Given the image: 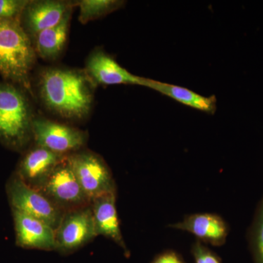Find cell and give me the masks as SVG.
Returning <instances> with one entry per match:
<instances>
[{"label": "cell", "instance_id": "obj_5", "mask_svg": "<svg viewBox=\"0 0 263 263\" xmlns=\"http://www.w3.org/2000/svg\"><path fill=\"white\" fill-rule=\"evenodd\" d=\"M5 190L11 210L44 221L56 231L65 212L41 191L26 184L15 174L7 181Z\"/></svg>", "mask_w": 263, "mask_h": 263}, {"label": "cell", "instance_id": "obj_2", "mask_svg": "<svg viewBox=\"0 0 263 263\" xmlns=\"http://www.w3.org/2000/svg\"><path fill=\"white\" fill-rule=\"evenodd\" d=\"M36 56L32 38L21 22L0 20V76L32 94L30 75Z\"/></svg>", "mask_w": 263, "mask_h": 263}, {"label": "cell", "instance_id": "obj_8", "mask_svg": "<svg viewBox=\"0 0 263 263\" xmlns=\"http://www.w3.org/2000/svg\"><path fill=\"white\" fill-rule=\"evenodd\" d=\"M56 250L62 254L76 252L97 236L91 205L64 213L55 231Z\"/></svg>", "mask_w": 263, "mask_h": 263}, {"label": "cell", "instance_id": "obj_16", "mask_svg": "<svg viewBox=\"0 0 263 263\" xmlns=\"http://www.w3.org/2000/svg\"><path fill=\"white\" fill-rule=\"evenodd\" d=\"M72 10L60 24L34 36L32 41L36 54L45 60H56L61 54L67 42Z\"/></svg>", "mask_w": 263, "mask_h": 263}, {"label": "cell", "instance_id": "obj_18", "mask_svg": "<svg viewBox=\"0 0 263 263\" xmlns=\"http://www.w3.org/2000/svg\"><path fill=\"white\" fill-rule=\"evenodd\" d=\"M247 238L254 263H263V197L256 210Z\"/></svg>", "mask_w": 263, "mask_h": 263}, {"label": "cell", "instance_id": "obj_14", "mask_svg": "<svg viewBox=\"0 0 263 263\" xmlns=\"http://www.w3.org/2000/svg\"><path fill=\"white\" fill-rule=\"evenodd\" d=\"M117 193H109L91 202L97 234L113 240L129 257V251L122 233L117 209Z\"/></svg>", "mask_w": 263, "mask_h": 263}, {"label": "cell", "instance_id": "obj_4", "mask_svg": "<svg viewBox=\"0 0 263 263\" xmlns=\"http://www.w3.org/2000/svg\"><path fill=\"white\" fill-rule=\"evenodd\" d=\"M67 160L90 202L104 195L117 193L111 171L98 154L81 150L67 155Z\"/></svg>", "mask_w": 263, "mask_h": 263}, {"label": "cell", "instance_id": "obj_20", "mask_svg": "<svg viewBox=\"0 0 263 263\" xmlns=\"http://www.w3.org/2000/svg\"><path fill=\"white\" fill-rule=\"evenodd\" d=\"M191 252L195 263H221L215 252L198 240L192 246Z\"/></svg>", "mask_w": 263, "mask_h": 263}, {"label": "cell", "instance_id": "obj_13", "mask_svg": "<svg viewBox=\"0 0 263 263\" xmlns=\"http://www.w3.org/2000/svg\"><path fill=\"white\" fill-rule=\"evenodd\" d=\"M86 73L96 84L111 85H138L141 77L133 75L122 67L115 60L102 50L94 51L86 61Z\"/></svg>", "mask_w": 263, "mask_h": 263}, {"label": "cell", "instance_id": "obj_9", "mask_svg": "<svg viewBox=\"0 0 263 263\" xmlns=\"http://www.w3.org/2000/svg\"><path fill=\"white\" fill-rule=\"evenodd\" d=\"M65 157L35 145L24 153L14 174L26 184L40 191Z\"/></svg>", "mask_w": 263, "mask_h": 263}, {"label": "cell", "instance_id": "obj_17", "mask_svg": "<svg viewBox=\"0 0 263 263\" xmlns=\"http://www.w3.org/2000/svg\"><path fill=\"white\" fill-rule=\"evenodd\" d=\"M124 1L119 0H81L76 5L79 8V22L86 24L108 15L122 8Z\"/></svg>", "mask_w": 263, "mask_h": 263}, {"label": "cell", "instance_id": "obj_11", "mask_svg": "<svg viewBox=\"0 0 263 263\" xmlns=\"http://www.w3.org/2000/svg\"><path fill=\"white\" fill-rule=\"evenodd\" d=\"M72 8V4L69 2L29 1L22 15L21 23L26 32L33 37L38 33L60 24Z\"/></svg>", "mask_w": 263, "mask_h": 263}, {"label": "cell", "instance_id": "obj_21", "mask_svg": "<svg viewBox=\"0 0 263 263\" xmlns=\"http://www.w3.org/2000/svg\"><path fill=\"white\" fill-rule=\"evenodd\" d=\"M151 263H186L182 256L174 250L163 251L157 254Z\"/></svg>", "mask_w": 263, "mask_h": 263}, {"label": "cell", "instance_id": "obj_19", "mask_svg": "<svg viewBox=\"0 0 263 263\" xmlns=\"http://www.w3.org/2000/svg\"><path fill=\"white\" fill-rule=\"evenodd\" d=\"M28 0H0V20L21 22Z\"/></svg>", "mask_w": 263, "mask_h": 263}, {"label": "cell", "instance_id": "obj_10", "mask_svg": "<svg viewBox=\"0 0 263 263\" xmlns=\"http://www.w3.org/2000/svg\"><path fill=\"white\" fill-rule=\"evenodd\" d=\"M169 227L191 233L198 241L213 247L224 245L230 233L228 223L221 216L213 213L186 215L182 221Z\"/></svg>", "mask_w": 263, "mask_h": 263}, {"label": "cell", "instance_id": "obj_1", "mask_svg": "<svg viewBox=\"0 0 263 263\" xmlns=\"http://www.w3.org/2000/svg\"><path fill=\"white\" fill-rule=\"evenodd\" d=\"M38 87L43 103L60 117L81 120L91 111L93 81L86 72L49 67L40 74Z\"/></svg>", "mask_w": 263, "mask_h": 263}, {"label": "cell", "instance_id": "obj_7", "mask_svg": "<svg viewBox=\"0 0 263 263\" xmlns=\"http://www.w3.org/2000/svg\"><path fill=\"white\" fill-rule=\"evenodd\" d=\"M32 133L35 145L62 156L79 152L88 141L86 132L43 118L34 119Z\"/></svg>", "mask_w": 263, "mask_h": 263}, {"label": "cell", "instance_id": "obj_12", "mask_svg": "<svg viewBox=\"0 0 263 263\" xmlns=\"http://www.w3.org/2000/svg\"><path fill=\"white\" fill-rule=\"evenodd\" d=\"M15 235L19 247L39 250H56L55 230L44 221L11 210Z\"/></svg>", "mask_w": 263, "mask_h": 263}, {"label": "cell", "instance_id": "obj_15", "mask_svg": "<svg viewBox=\"0 0 263 263\" xmlns=\"http://www.w3.org/2000/svg\"><path fill=\"white\" fill-rule=\"evenodd\" d=\"M141 86L155 90L157 92L174 99L180 103L200 111L214 114L217 109V100L214 95L210 97L202 96L182 86L143 77H141Z\"/></svg>", "mask_w": 263, "mask_h": 263}, {"label": "cell", "instance_id": "obj_6", "mask_svg": "<svg viewBox=\"0 0 263 263\" xmlns=\"http://www.w3.org/2000/svg\"><path fill=\"white\" fill-rule=\"evenodd\" d=\"M40 191L64 212L90 205L67 156L57 165Z\"/></svg>", "mask_w": 263, "mask_h": 263}, {"label": "cell", "instance_id": "obj_3", "mask_svg": "<svg viewBox=\"0 0 263 263\" xmlns=\"http://www.w3.org/2000/svg\"><path fill=\"white\" fill-rule=\"evenodd\" d=\"M34 119L24 90L0 83V143L15 152L25 149L33 140Z\"/></svg>", "mask_w": 263, "mask_h": 263}]
</instances>
